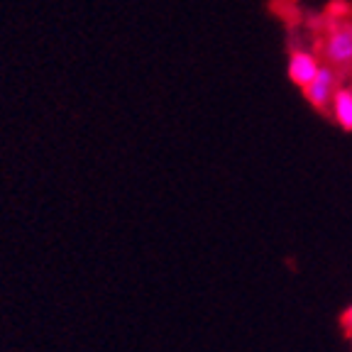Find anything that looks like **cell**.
Returning a JSON list of instances; mask_svg holds the SVG:
<instances>
[{
	"label": "cell",
	"mask_w": 352,
	"mask_h": 352,
	"mask_svg": "<svg viewBox=\"0 0 352 352\" xmlns=\"http://www.w3.org/2000/svg\"><path fill=\"white\" fill-rule=\"evenodd\" d=\"M320 56L325 64L342 74L352 72V20L330 22L320 42Z\"/></svg>",
	"instance_id": "6da1fadb"
},
{
	"label": "cell",
	"mask_w": 352,
	"mask_h": 352,
	"mask_svg": "<svg viewBox=\"0 0 352 352\" xmlns=\"http://www.w3.org/2000/svg\"><path fill=\"white\" fill-rule=\"evenodd\" d=\"M338 86H340V72L323 61L318 74L314 76V81L303 88V96H306V100L314 105L316 110H328Z\"/></svg>",
	"instance_id": "7a4b0ae2"
},
{
	"label": "cell",
	"mask_w": 352,
	"mask_h": 352,
	"mask_svg": "<svg viewBox=\"0 0 352 352\" xmlns=\"http://www.w3.org/2000/svg\"><path fill=\"white\" fill-rule=\"evenodd\" d=\"M320 64H323V61H320V56L316 54L314 50H303V47H298V50H294L292 54H289V61H286V76H289V81H292L294 86H298L303 91L308 83L314 81Z\"/></svg>",
	"instance_id": "3957f363"
},
{
	"label": "cell",
	"mask_w": 352,
	"mask_h": 352,
	"mask_svg": "<svg viewBox=\"0 0 352 352\" xmlns=\"http://www.w3.org/2000/svg\"><path fill=\"white\" fill-rule=\"evenodd\" d=\"M328 113L333 116L338 127L352 132V86H338L336 96L330 100Z\"/></svg>",
	"instance_id": "277c9868"
},
{
	"label": "cell",
	"mask_w": 352,
	"mask_h": 352,
	"mask_svg": "<svg viewBox=\"0 0 352 352\" xmlns=\"http://www.w3.org/2000/svg\"><path fill=\"white\" fill-rule=\"evenodd\" d=\"M345 323H347V328L352 330V306L347 308V314H345Z\"/></svg>",
	"instance_id": "5b68a950"
},
{
	"label": "cell",
	"mask_w": 352,
	"mask_h": 352,
	"mask_svg": "<svg viewBox=\"0 0 352 352\" xmlns=\"http://www.w3.org/2000/svg\"><path fill=\"white\" fill-rule=\"evenodd\" d=\"M350 86H352V72H350Z\"/></svg>",
	"instance_id": "8992f818"
}]
</instances>
